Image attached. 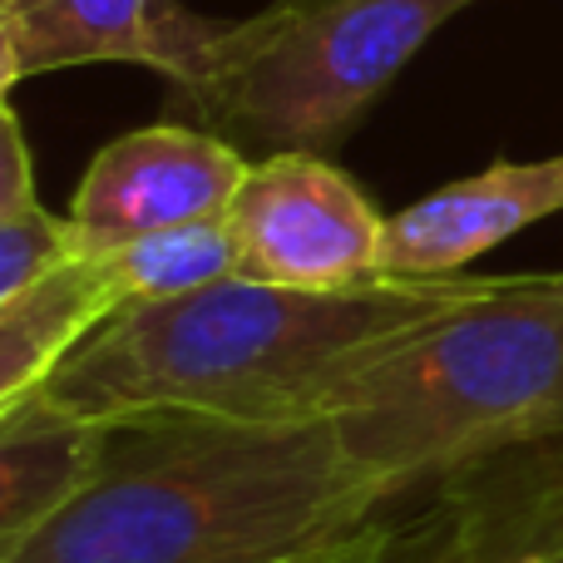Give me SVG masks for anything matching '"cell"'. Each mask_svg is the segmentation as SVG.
I'll use <instances>...</instances> for the list:
<instances>
[{
	"label": "cell",
	"instance_id": "6",
	"mask_svg": "<svg viewBox=\"0 0 563 563\" xmlns=\"http://www.w3.org/2000/svg\"><path fill=\"white\" fill-rule=\"evenodd\" d=\"M253 158L213 129L154 124L95 154L65 213L75 257H104L148 233L223 218Z\"/></svg>",
	"mask_w": 563,
	"mask_h": 563
},
{
	"label": "cell",
	"instance_id": "4",
	"mask_svg": "<svg viewBox=\"0 0 563 563\" xmlns=\"http://www.w3.org/2000/svg\"><path fill=\"white\" fill-rule=\"evenodd\" d=\"M465 5L475 0H277L218 25L184 95L238 148L327 154Z\"/></svg>",
	"mask_w": 563,
	"mask_h": 563
},
{
	"label": "cell",
	"instance_id": "1",
	"mask_svg": "<svg viewBox=\"0 0 563 563\" xmlns=\"http://www.w3.org/2000/svg\"><path fill=\"white\" fill-rule=\"evenodd\" d=\"M386 499L327 416H129L10 563H336Z\"/></svg>",
	"mask_w": 563,
	"mask_h": 563
},
{
	"label": "cell",
	"instance_id": "3",
	"mask_svg": "<svg viewBox=\"0 0 563 563\" xmlns=\"http://www.w3.org/2000/svg\"><path fill=\"white\" fill-rule=\"evenodd\" d=\"M327 420L390 495L563 440V273L470 277L376 351Z\"/></svg>",
	"mask_w": 563,
	"mask_h": 563
},
{
	"label": "cell",
	"instance_id": "7",
	"mask_svg": "<svg viewBox=\"0 0 563 563\" xmlns=\"http://www.w3.org/2000/svg\"><path fill=\"white\" fill-rule=\"evenodd\" d=\"M563 213V154L534 164H489L386 218L380 277H460L479 253Z\"/></svg>",
	"mask_w": 563,
	"mask_h": 563
},
{
	"label": "cell",
	"instance_id": "11",
	"mask_svg": "<svg viewBox=\"0 0 563 563\" xmlns=\"http://www.w3.org/2000/svg\"><path fill=\"white\" fill-rule=\"evenodd\" d=\"M426 554L430 563H563V460L525 485L475 495Z\"/></svg>",
	"mask_w": 563,
	"mask_h": 563
},
{
	"label": "cell",
	"instance_id": "8",
	"mask_svg": "<svg viewBox=\"0 0 563 563\" xmlns=\"http://www.w3.org/2000/svg\"><path fill=\"white\" fill-rule=\"evenodd\" d=\"M15 20L25 75H55L69 65H148L178 89L203 69L223 20L178 10L174 0H0Z\"/></svg>",
	"mask_w": 563,
	"mask_h": 563
},
{
	"label": "cell",
	"instance_id": "10",
	"mask_svg": "<svg viewBox=\"0 0 563 563\" xmlns=\"http://www.w3.org/2000/svg\"><path fill=\"white\" fill-rule=\"evenodd\" d=\"M119 307L124 291L104 257H69L20 297L0 301V410L45 386L49 371Z\"/></svg>",
	"mask_w": 563,
	"mask_h": 563
},
{
	"label": "cell",
	"instance_id": "2",
	"mask_svg": "<svg viewBox=\"0 0 563 563\" xmlns=\"http://www.w3.org/2000/svg\"><path fill=\"white\" fill-rule=\"evenodd\" d=\"M470 277H380L346 291H297L223 277L164 301H124L45 390L95 420L218 416L307 420L396 336L435 317Z\"/></svg>",
	"mask_w": 563,
	"mask_h": 563
},
{
	"label": "cell",
	"instance_id": "14",
	"mask_svg": "<svg viewBox=\"0 0 563 563\" xmlns=\"http://www.w3.org/2000/svg\"><path fill=\"white\" fill-rule=\"evenodd\" d=\"M35 164H30L25 134H20L15 114L0 99V218H25L35 213Z\"/></svg>",
	"mask_w": 563,
	"mask_h": 563
},
{
	"label": "cell",
	"instance_id": "5",
	"mask_svg": "<svg viewBox=\"0 0 563 563\" xmlns=\"http://www.w3.org/2000/svg\"><path fill=\"white\" fill-rule=\"evenodd\" d=\"M223 218L247 282L297 291L380 282L386 218L321 154L253 158Z\"/></svg>",
	"mask_w": 563,
	"mask_h": 563
},
{
	"label": "cell",
	"instance_id": "15",
	"mask_svg": "<svg viewBox=\"0 0 563 563\" xmlns=\"http://www.w3.org/2000/svg\"><path fill=\"white\" fill-rule=\"evenodd\" d=\"M390 554H396V534H390V529H380V525H371L336 563H390Z\"/></svg>",
	"mask_w": 563,
	"mask_h": 563
},
{
	"label": "cell",
	"instance_id": "12",
	"mask_svg": "<svg viewBox=\"0 0 563 563\" xmlns=\"http://www.w3.org/2000/svg\"><path fill=\"white\" fill-rule=\"evenodd\" d=\"M104 263L124 301H164L238 277V247L228 233V218H203V223L164 228L129 247H114L104 253Z\"/></svg>",
	"mask_w": 563,
	"mask_h": 563
},
{
	"label": "cell",
	"instance_id": "17",
	"mask_svg": "<svg viewBox=\"0 0 563 563\" xmlns=\"http://www.w3.org/2000/svg\"><path fill=\"white\" fill-rule=\"evenodd\" d=\"M390 563H430V554H416V559H406V554H400V544H396V554H390Z\"/></svg>",
	"mask_w": 563,
	"mask_h": 563
},
{
	"label": "cell",
	"instance_id": "16",
	"mask_svg": "<svg viewBox=\"0 0 563 563\" xmlns=\"http://www.w3.org/2000/svg\"><path fill=\"white\" fill-rule=\"evenodd\" d=\"M15 79H25V69H20V45H15V20L0 5V99H5V89L15 85Z\"/></svg>",
	"mask_w": 563,
	"mask_h": 563
},
{
	"label": "cell",
	"instance_id": "13",
	"mask_svg": "<svg viewBox=\"0 0 563 563\" xmlns=\"http://www.w3.org/2000/svg\"><path fill=\"white\" fill-rule=\"evenodd\" d=\"M69 257L75 247H69V228L59 213L35 208L25 218H0V301L20 297L40 277L65 267Z\"/></svg>",
	"mask_w": 563,
	"mask_h": 563
},
{
	"label": "cell",
	"instance_id": "9",
	"mask_svg": "<svg viewBox=\"0 0 563 563\" xmlns=\"http://www.w3.org/2000/svg\"><path fill=\"white\" fill-rule=\"evenodd\" d=\"M109 420L59 406L45 386L0 410V563H10L104 455Z\"/></svg>",
	"mask_w": 563,
	"mask_h": 563
}]
</instances>
